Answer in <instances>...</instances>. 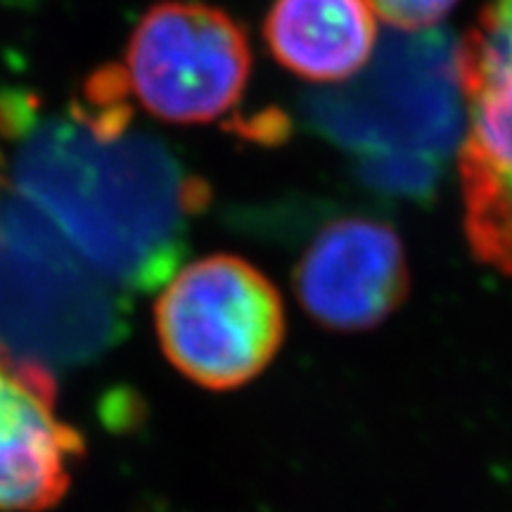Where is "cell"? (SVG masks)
I'll use <instances>...</instances> for the list:
<instances>
[{"label":"cell","instance_id":"6da1fadb","mask_svg":"<svg viewBox=\"0 0 512 512\" xmlns=\"http://www.w3.org/2000/svg\"><path fill=\"white\" fill-rule=\"evenodd\" d=\"M128 98L119 67L95 74L67 112L41 110L22 91L0 93V133L15 147L19 200L131 294L162 290L178 271L209 188L164 140L133 126Z\"/></svg>","mask_w":512,"mask_h":512},{"label":"cell","instance_id":"7a4b0ae2","mask_svg":"<svg viewBox=\"0 0 512 512\" xmlns=\"http://www.w3.org/2000/svg\"><path fill=\"white\" fill-rule=\"evenodd\" d=\"M302 117L356 159L446 164L465 128L460 43L446 29L389 27L361 74L306 93Z\"/></svg>","mask_w":512,"mask_h":512},{"label":"cell","instance_id":"3957f363","mask_svg":"<svg viewBox=\"0 0 512 512\" xmlns=\"http://www.w3.org/2000/svg\"><path fill=\"white\" fill-rule=\"evenodd\" d=\"M128 297L31 204L0 202V347L53 373L91 363L126 337Z\"/></svg>","mask_w":512,"mask_h":512},{"label":"cell","instance_id":"277c9868","mask_svg":"<svg viewBox=\"0 0 512 512\" xmlns=\"http://www.w3.org/2000/svg\"><path fill=\"white\" fill-rule=\"evenodd\" d=\"M155 328L171 366L223 392L254 380L278 354L283 299L240 256H204L178 268L159 290Z\"/></svg>","mask_w":512,"mask_h":512},{"label":"cell","instance_id":"5b68a950","mask_svg":"<svg viewBox=\"0 0 512 512\" xmlns=\"http://www.w3.org/2000/svg\"><path fill=\"white\" fill-rule=\"evenodd\" d=\"M249 69V41L233 17L197 0H164L140 17L121 72L152 117L209 124L238 107Z\"/></svg>","mask_w":512,"mask_h":512},{"label":"cell","instance_id":"8992f818","mask_svg":"<svg viewBox=\"0 0 512 512\" xmlns=\"http://www.w3.org/2000/svg\"><path fill=\"white\" fill-rule=\"evenodd\" d=\"M294 290L325 328H373L408 292L401 240L389 226L361 216L328 223L299 261Z\"/></svg>","mask_w":512,"mask_h":512},{"label":"cell","instance_id":"52a82bcc","mask_svg":"<svg viewBox=\"0 0 512 512\" xmlns=\"http://www.w3.org/2000/svg\"><path fill=\"white\" fill-rule=\"evenodd\" d=\"M83 437L57 413L53 370L0 347V512H43L64 498Z\"/></svg>","mask_w":512,"mask_h":512},{"label":"cell","instance_id":"ba28073f","mask_svg":"<svg viewBox=\"0 0 512 512\" xmlns=\"http://www.w3.org/2000/svg\"><path fill=\"white\" fill-rule=\"evenodd\" d=\"M264 36L292 74L342 83L373 57L377 27L368 0H273Z\"/></svg>","mask_w":512,"mask_h":512},{"label":"cell","instance_id":"9c48e42d","mask_svg":"<svg viewBox=\"0 0 512 512\" xmlns=\"http://www.w3.org/2000/svg\"><path fill=\"white\" fill-rule=\"evenodd\" d=\"M465 228L484 264L512 275V174L460 155Z\"/></svg>","mask_w":512,"mask_h":512},{"label":"cell","instance_id":"30bf717a","mask_svg":"<svg viewBox=\"0 0 512 512\" xmlns=\"http://www.w3.org/2000/svg\"><path fill=\"white\" fill-rule=\"evenodd\" d=\"M356 162L358 174L370 188L413 202L430 200L444 171V164L420 157H366Z\"/></svg>","mask_w":512,"mask_h":512},{"label":"cell","instance_id":"8fae6325","mask_svg":"<svg viewBox=\"0 0 512 512\" xmlns=\"http://www.w3.org/2000/svg\"><path fill=\"white\" fill-rule=\"evenodd\" d=\"M460 67L512 79V0H494L479 29L460 43Z\"/></svg>","mask_w":512,"mask_h":512},{"label":"cell","instance_id":"7c38bea8","mask_svg":"<svg viewBox=\"0 0 512 512\" xmlns=\"http://www.w3.org/2000/svg\"><path fill=\"white\" fill-rule=\"evenodd\" d=\"M373 12H377L392 29L418 31L430 29L439 22L456 0H368Z\"/></svg>","mask_w":512,"mask_h":512}]
</instances>
